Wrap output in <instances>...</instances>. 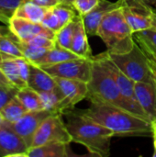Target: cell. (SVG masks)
Here are the masks:
<instances>
[{"label":"cell","mask_w":156,"mask_h":157,"mask_svg":"<svg viewBox=\"0 0 156 157\" xmlns=\"http://www.w3.org/2000/svg\"><path fill=\"white\" fill-rule=\"evenodd\" d=\"M29 110L24 107L21 101L15 97L11 99L2 109H0L1 114L7 122H15L22 118Z\"/></svg>","instance_id":"cell-24"},{"label":"cell","mask_w":156,"mask_h":157,"mask_svg":"<svg viewBox=\"0 0 156 157\" xmlns=\"http://www.w3.org/2000/svg\"><path fill=\"white\" fill-rule=\"evenodd\" d=\"M51 114L53 113L46 109L28 111L18 121L15 122H7L5 121V124L14 132H16L25 142L29 149L32 145L34 135L40 125Z\"/></svg>","instance_id":"cell-10"},{"label":"cell","mask_w":156,"mask_h":157,"mask_svg":"<svg viewBox=\"0 0 156 157\" xmlns=\"http://www.w3.org/2000/svg\"><path fill=\"white\" fill-rule=\"evenodd\" d=\"M28 86L40 93L55 90L57 88V84L54 77L43 70L40 65L30 63Z\"/></svg>","instance_id":"cell-16"},{"label":"cell","mask_w":156,"mask_h":157,"mask_svg":"<svg viewBox=\"0 0 156 157\" xmlns=\"http://www.w3.org/2000/svg\"><path fill=\"white\" fill-rule=\"evenodd\" d=\"M49 8L40 6L31 0H25L15 11L14 16L35 23H41Z\"/></svg>","instance_id":"cell-21"},{"label":"cell","mask_w":156,"mask_h":157,"mask_svg":"<svg viewBox=\"0 0 156 157\" xmlns=\"http://www.w3.org/2000/svg\"><path fill=\"white\" fill-rule=\"evenodd\" d=\"M17 88L15 86H7V85H0V109H2L11 99L17 97Z\"/></svg>","instance_id":"cell-32"},{"label":"cell","mask_w":156,"mask_h":157,"mask_svg":"<svg viewBox=\"0 0 156 157\" xmlns=\"http://www.w3.org/2000/svg\"><path fill=\"white\" fill-rule=\"evenodd\" d=\"M0 69L5 76L17 88H23L28 86L19 74L18 66L15 57L8 55H0Z\"/></svg>","instance_id":"cell-19"},{"label":"cell","mask_w":156,"mask_h":157,"mask_svg":"<svg viewBox=\"0 0 156 157\" xmlns=\"http://www.w3.org/2000/svg\"><path fill=\"white\" fill-rule=\"evenodd\" d=\"M68 145L62 143H51L30 147L25 157H67L69 155Z\"/></svg>","instance_id":"cell-18"},{"label":"cell","mask_w":156,"mask_h":157,"mask_svg":"<svg viewBox=\"0 0 156 157\" xmlns=\"http://www.w3.org/2000/svg\"><path fill=\"white\" fill-rule=\"evenodd\" d=\"M78 111L113 132L115 136H146L154 131L149 121L119 107L91 103L88 109Z\"/></svg>","instance_id":"cell-1"},{"label":"cell","mask_w":156,"mask_h":157,"mask_svg":"<svg viewBox=\"0 0 156 157\" xmlns=\"http://www.w3.org/2000/svg\"><path fill=\"white\" fill-rule=\"evenodd\" d=\"M104 53L134 82H151L155 78L151 60L137 44L126 53Z\"/></svg>","instance_id":"cell-5"},{"label":"cell","mask_w":156,"mask_h":157,"mask_svg":"<svg viewBox=\"0 0 156 157\" xmlns=\"http://www.w3.org/2000/svg\"><path fill=\"white\" fill-rule=\"evenodd\" d=\"M64 114L67 118L65 124L74 143L82 144L94 155H110L111 139L115 136L113 132L82 115L78 110H74V109Z\"/></svg>","instance_id":"cell-2"},{"label":"cell","mask_w":156,"mask_h":157,"mask_svg":"<svg viewBox=\"0 0 156 157\" xmlns=\"http://www.w3.org/2000/svg\"><path fill=\"white\" fill-rule=\"evenodd\" d=\"M61 4H65V5H71L73 4V1L74 0H58Z\"/></svg>","instance_id":"cell-41"},{"label":"cell","mask_w":156,"mask_h":157,"mask_svg":"<svg viewBox=\"0 0 156 157\" xmlns=\"http://www.w3.org/2000/svg\"><path fill=\"white\" fill-rule=\"evenodd\" d=\"M54 79L61 93V101L58 107L60 114L63 115L73 109L77 103L87 98L88 86L86 82L61 77H54Z\"/></svg>","instance_id":"cell-9"},{"label":"cell","mask_w":156,"mask_h":157,"mask_svg":"<svg viewBox=\"0 0 156 157\" xmlns=\"http://www.w3.org/2000/svg\"><path fill=\"white\" fill-rule=\"evenodd\" d=\"M154 73H155V72H154ZM155 75H156V74H155ZM155 122H156V121H155Z\"/></svg>","instance_id":"cell-46"},{"label":"cell","mask_w":156,"mask_h":157,"mask_svg":"<svg viewBox=\"0 0 156 157\" xmlns=\"http://www.w3.org/2000/svg\"><path fill=\"white\" fill-rule=\"evenodd\" d=\"M17 38L10 31L0 37V55L12 57H23L22 52L17 44Z\"/></svg>","instance_id":"cell-25"},{"label":"cell","mask_w":156,"mask_h":157,"mask_svg":"<svg viewBox=\"0 0 156 157\" xmlns=\"http://www.w3.org/2000/svg\"><path fill=\"white\" fill-rule=\"evenodd\" d=\"M134 88L142 109L153 124L156 121V75L151 82H135Z\"/></svg>","instance_id":"cell-13"},{"label":"cell","mask_w":156,"mask_h":157,"mask_svg":"<svg viewBox=\"0 0 156 157\" xmlns=\"http://www.w3.org/2000/svg\"><path fill=\"white\" fill-rule=\"evenodd\" d=\"M87 86V98L91 103L110 105L126 109L117 82L99 55L92 57V72Z\"/></svg>","instance_id":"cell-3"},{"label":"cell","mask_w":156,"mask_h":157,"mask_svg":"<svg viewBox=\"0 0 156 157\" xmlns=\"http://www.w3.org/2000/svg\"><path fill=\"white\" fill-rule=\"evenodd\" d=\"M153 130H154V131H156V122H154V123H153Z\"/></svg>","instance_id":"cell-45"},{"label":"cell","mask_w":156,"mask_h":157,"mask_svg":"<svg viewBox=\"0 0 156 157\" xmlns=\"http://www.w3.org/2000/svg\"><path fill=\"white\" fill-rule=\"evenodd\" d=\"M41 24L49 29H51L53 30L54 32H57L61 28V22H60V19L58 17V16L54 13V11L52 10V8H49L41 21Z\"/></svg>","instance_id":"cell-33"},{"label":"cell","mask_w":156,"mask_h":157,"mask_svg":"<svg viewBox=\"0 0 156 157\" xmlns=\"http://www.w3.org/2000/svg\"><path fill=\"white\" fill-rule=\"evenodd\" d=\"M78 16L79 15H77L74 17V20H72L70 23H68L65 26H63V28H61L55 33V42H56V45L70 50L72 40H73L74 33V29H75V27H76V24H77V20H78Z\"/></svg>","instance_id":"cell-26"},{"label":"cell","mask_w":156,"mask_h":157,"mask_svg":"<svg viewBox=\"0 0 156 157\" xmlns=\"http://www.w3.org/2000/svg\"><path fill=\"white\" fill-rule=\"evenodd\" d=\"M28 150L25 142L4 122L0 128V157L25 156Z\"/></svg>","instance_id":"cell-14"},{"label":"cell","mask_w":156,"mask_h":157,"mask_svg":"<svg viewBox=\"0 0 156 157\" xmlns=\"http://www.w3.org/2000/svg\"><path fill=\"white\" fill-rule=\"evenodd\" d=\"M150 13H151V17H152V27L156 29V10L154 9H150Z\"/></svg>","instance_id":"cell-39"},{"label":"cell","mask_w":156,"mask_h":157,"mask_svg":"<svg viewBox=\"0 0 156 157\" xmlns=\"http://www.w3.org/2000/svg\"><path fill=\"white\" fill-rule=\"evenodd\" d=\"M17 44H18L19 49L22 52L23 57H25L28 61L35 64H38L39 62L44 57V55L49 51L48 49L37 47V46L29 44L25 41H21L19 40H17Z\"/></svg>","instance_id":"cell-27"},{"label":"cell","mask_w":156,"mask_h":157,"mask_svg":"<svg viewBox=\"0 0 156 157\" xmlns=\"http://www.w3.org/2000/svg\"><path fill=\"white\" fill-rule=\"evenodd\" d=\"M121 9L133 33L152 28L150 10L143 4L136 0H123Z\"/></svg>","instance_id":"cell-11"},{"label":"cell","mask_w":156,"mask_h":157,"mask_svg":"<svg viewBox=\"0 0 156 157\" xmlns=\"http://www.w3.org/2000/svg\"><path fill=\"white\" fill-rule=\"evenodd\" d=\"M40 66L53 77L76 79L88 83L92 72V57L78 58L63 63Z\"/></svg>","instance_id":"cell-8"},{"label":"cell","mask_w":156,"mask_h":157,"mask_svg":"<svg viewBox=\"0 0 156 157\" xmlns=\"http://www.w3.org/2000/svg\"><path fill=\"white\" fill-rule=\"evenodd\" d=\"M136 1H138L139 3L143 4L147 8L156 10V0H136Z\"/></svg>","instance_id":"cell-37"},{"label":"cell","mask_w":156,"mask_h":157,"mask_svg":"<svg viewBox=\"0 0 156 157\" xmlns=\"http://www.w3.org/2000/svg\"><path fill=\"white\" fill-rule=\"evenodd\" d=\"M8 29L21 41H28L36 36H46L55 40L56 32L45 28L41 23L31 22L16 16L10 18Z\"/></svg>","instance_id":"cell-12"},{"label":"cell","mask_w":156,"mask_h":157,"mask_svg":"<svg viewBox=\"0 0 156 157\" xmlns=\"http://www.w3.org/2000/svg\"><path fill=\"white\" fill-rule=\"evenodd\" d=\"M153 137H154V148L153 156L156 157V131L154 130L153 131Z\"/></svg>","instance_id":"cell-40"},{"label":"cell","mask_w":156,"mask_h":157,"mask_svg":"<svg viewBox=\"0 0 156 157\" xmlns=\"http://www.w3.org/2000/svg\"><path fill=\"white\" fill-rule=\"evenodd\" d=\"M150 59V58H149ZM151 60V63H152V65H153V68H154V71L155 72L156 74V58L155 59H150Z\"/></svg>","instance_id":"cell-42"},{"label":"cell","mask_w":156,"mask_h":157,"mask_svg":"<svg viewBox=\"0 0 156 157\" xmlns=\"http://www.w3.org/2000/svg\"><path fill=\"white\" fill-rule=\"evenodd\" d=\"M40 96L43 109L49 110L53 114L55 113L60 114L58 112V107L61 101V93H60L58 86L55 90H52V91L40 92Z\"/></svg>","instance_id":"cell-28"},{"label":"cell","mask_w":156,"mask_h":157,"mask_svg":"<svg viewBox=\"0 0 156 157\" xmlns=\"http://www.w3.org/2000/svg\"><path fill=\"white\" fill-rule=\"evenodd\" d=\"M29 44L37 46V47H41V48H45V49H51L54 46H56V42L54 39H51L49 37L46 36H36L30 40H29L28 41H25Z\"/></svg>","instance_id":"cell-34"},{"label":"cell","mask_w":156,"mask_h":157,"mask_svg":"<svg viewBox=\"0 0 156 157\" xmlns=\"http://www.w3.org/2000/svg\"><path fill=\"white\" fill-rule=\"evenodd\" d=\"M123 6V0H118L111 2L108 0H100L98 6L95 7L91 12L85 16H81L84 26L88 35L97 36L99 25L104 17L110 11L120 8Z\"/></svg>","instance_id":"cell-15"},{"label":"cell","mask_w":156,"mask_h":157,"mask_svg":"<svg viewBox=\"0 0 156 157\" xmlns=\"http://www.w3.org/2000/svg\"><path fill=\"white\" fill-rule=\"evenodd\" d=\"M98 55L102 57V59L104 60L108 70L114 76V78L117 82V85L120 88L123 101L125 103L126 109L143 119L149 121L137 100L136 94H135V88H134L135 82L133 80H131V78H129L109 58H108L105 55L104 52L100 53Z\"/></svg>","instance_id":"cell-7"},{"label":"cell","mask_w":156,"mask_h":157,"mask_svg":"<svg viewBox=\"0 0 156 157\" xmlns=\"http://www.w3.org/2000/svg\"><path fill=\"white\" fill-rule=\"evenodd\" d=\"M87 35L88 34L84 26L82 17L79 15L70 50L81 58L93 57L92 51H91V48L87 40Z\"/></svg>","instance_id":"cell-17"},{"label":"cell","mask_w":156,"mask_h":157,"mask_svg":"<svg viewBox=\"0 0 156 157\" xmlns=\"http://www.w3.org/2000/svg\"><path fill=\"white\" fill-rule=\"evenodd\" d=\"M0 85H7V86H14L3 74V72L0 69Z\"/></svg>","instance_id":"cell-38"},{"label":"cell","mask_w":156,"mask_h":157,"mask_svg":"<svg viewBox=\"0 0 156 157\" xmlns=\"http://www.w3.org/2000/svg\"><path fill=\"white\" fill-rule=\"evenodd\" d=\"M73 142L71 134L63 122L61 114H51L46 118L37 130L31 147L51 143L70 144Z\"/></svg>","instance_id":"cell-6"},{"label":"cell","mask_w":156,"mask_h":157,"mask_svg":"<svg viewBox=\"0 0 156 157\" xmlns=\"http://www.w3.org/2000/svg\"><path fill=\"white\" fill-rule=\"evenodd\" d=\"M7 32H6V29H3V28H0V37L4 34H6Z\"/></svg>","instance_id":"cell-44"},{"label":"cell","mask_w":156,"mask_h":157,"mask_svg":"<svg viewBox=\"0 0 156 157\" xmlns=\"http://www.w3.org/2000/svg\"><path fill=\"white\" fill-rule=\"evenodd\" d=\"M99 2L100 0H74L72 6L77 11L78 15L85 16L97 7Z\"/></svg>","instance_id":"cell-31"},{"label":"cell","mask_w":156,"mask_h":157,"mask_svg":"<svg viewBox=\"0 0 156 157\" xmlns=\"http://www.w3.org/2000/svg\"><path fill=\"white\" fill-rule=\"evenodd\" d=\"M15 59L17 63L21 78L28 84V79L29 75V67H30L29 61H28L25 57H15Z\"/></svg>","instance_id":"cell-35"},{"label":"cell","mask_w":156,"mask_h":157,"mask_svg":"<svg viewBox=\"0 0 156 157\" xmlns=\"http://www.w3.org/2000/svg\"><path fill=\"white\" fill-rule=\"evenodd\" d=\"M4 122H5V119H4L3 115L1 114V112H0V128H1L2 126H3Z\"/></svg>","instance_id":"cell-43"},{"label":"cell","mask_w":156,"mask_h":157,"mask_svg":"<svg viewBox=\"0 0 156 157\" xmlns=\"http://www.w3.org/2000/svg\"><path fill=\"white\" fill-rule=\"evenodd\" d=\"M136 44L150 58H156V29L150 28L133 33Z\"/></svg>","instance_id":"cell-20"},{"label":"cell","mask_w":156,"mask_h":157,"mask_svg":"<svg viewBox=\"0 0 156 157\" xmlns=\"http://www.w3.org/2000/svg\"><path fill=\"white\" fill-rule=\"evenodd\" d=\"M78 58H81V57L76 55L71 50L56 45L47 52V53L44 55V57L39 62L38 65L53 64V63H63L65 61L78 59Z\"/></svg>","instance_id":"cell-22"},{"label":"cell","mask_w":156,"mask_h":157,"mask_svg":"<svg viewBox=\"0 0 156 157\" xmlns=\"http://www.w3.org/2000/svg\"><path fill=\"white\" fill-rule=\"evenodd\" d=\"M25 0H0V21L8 24L17 8Z\"/></svg>","instance_id":"cell-29"},{"label":"cell","mask_w":156,"mask_h":157,"mask_svg":"<svg viewBox=\"0 0 156 157\" xmlns=\"http://www.w3.org/2000/svg\"><path fill=\"white\" fill-rule=\"evenodd\" d=\"M52 10L58 16L62 28L65 26L66 24L70 23L72 20H74V17L77 16L75 13L76 10L71 5H65V4L60 3L54 7H52Z\"/></svg>","instance_id":"cell-30"},{"label":"cell","mask_w":156,"mask_h":157,"mask_svg":"<svg viewBox=\"0 0 156 157\" xmlns=\"http://www.w3.org/2000/svg\"><path fill=\"white\" fill-rule=\"evenodd\" d=\"M32 2H34L35 4L46 7V8H52L55 6H57L58 4H60V2L58 0H31Z\"/></svg>","instance_id":"cell-36"},{"label":"cell","mask_w":156,"mask_h":157,"mask_svg":"<svg viewBox=\"0 0 156 157\" xmlns=\"http://www.w3.org/2000/svg\"><path fill=\"white\" fill-rule=\"evenodd\" d=\"M107 46V52L121 54L131 51L136 42L121 7L108 12L102 19L97 34Z\"/></svg>","instance_id":"cell-4"},{"label":"cell","mask_w":156,"mask_h":157,"mask_svg":"<svg viewBox=\"0 0 156 157\" xmlns=\"http://www.w3.org/2000/svg\"><path fill=\"white\" fill-rule=\"evenodd\" d=\"M17 98L29 111L43 109L40 93L29 86L20 88L17 91Z\"/></svg>","instance_id":"cell-23"}]
</instances>
